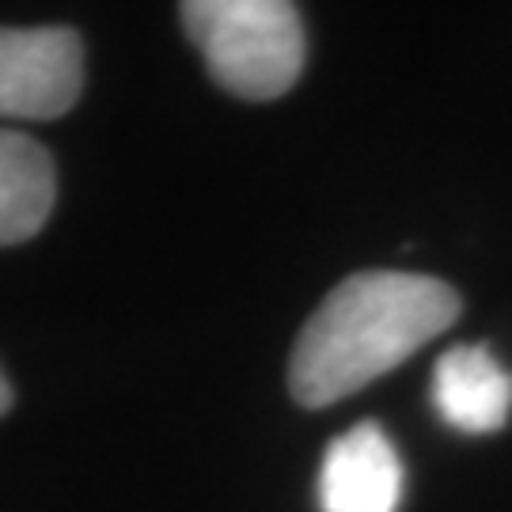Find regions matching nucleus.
Masks as SVG:
<instances>
[{
  "label": "nucleus",
  "instance_id": "nucleus-1",
  "mask_svg": "<svg viewBox=\"0 0 512 512\" xmlns=\"http://www.w3.org/2000/svg\"><path fill=\"white\" fill-rule=\"evenodd\" d=\"M459 296L440 277L361 270L311 311L289 357V391L323 410L399 368L456 323Z\"/></svg>",
  "mask_w": 512,
  "mask_h": 512
},
{
  "label": "nucleus",
  "instance_id": "nucleus-2",
  "mask_svg": "<svg viewBox=\"0 0 512 512\" xmlns=\"http://www.w3.org/2000/svg\"><path fill=\"white\" fill-rule=\"evenodd\" d=\"M190 42L224 92L266 103L304 73V23L285 0H186L179 8Z\"/></svg>",
  "mask_w": 512,
  "mask_h": 512
},
{
  "label": "nucleus",
  "instance_id": "nucleus-3",
  "mask_svg": "<svg viewBox=\"0 0 512 512\" xmlns=\"http://www.w3.org/2000/svg\"><path fill=\"white\" fill-rule=\"evenodd\" d=\"M84 92V46L69 27H0V114L50 122Z\"/></svg>",
  "mask_w": 512,
  "mask_h": 512
},
{
  "label": "nucleus",
  "instance_id": "nucleus-4",
  "mask_svg": "<svg viewBox=\"0 0 512 512\" xmlns=\"http://www.w3.org/2000/svg\"><path fill=\"white\" fill-rule=\"evenodd\" d=\"M403 501V463L376 421H361L330 440L319 467L323 512H395Z\"/></svg>",
  "mask_w": 512,
  "mask_h": 512
},
{
  "label": "nucleus",
  "instance_id": "nucleus-5",
  "mask_svg": "<svg viewBox=\"0 0 512 512\" xmlns=\"http://www.w3.org/2000/svg\"><path fill=\"white\" fill-rule=\"evenodd\" d=\"M433 406L459 433H497L512 414V376L486 346H456L433 368Z\"/></svg>",
  "mask_w": 512,
  "mask_h": 512
},
{
  "label": "nucleus",
  "instance_id": "nucleus-6",
  "mask_svg": "<svg viewBox=\"0 0 512 512\" xmlns=\"http://www.w3.org/2000/svg\"><path fill=\"white\" fill-rule=\"evenodd\" d=\"M57 198L54 160L35 137L0 129V247L31 239Z\"/></svg>",
  "mask_w": 512,
  "mask_h": 512
},
{
  "label": "nucleus",
  "instance_id": "nucleus-7",
  "mask_svg": "<svg viewBox=\"0 0 512 512\" xmlns=\"http://www.w3.org/2000/svg\"><path fill=\"white\" fill-rule=\"evenodd\" d=\"M12 410V384H8V376L0 372V418Z\"/></svg>",
  "mask_w": 512,
  "mask_h": 512
}]
</instances>
